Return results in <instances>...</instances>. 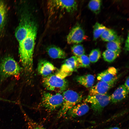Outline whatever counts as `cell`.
<instances>
[{"label":"cell","mask_w":129,"mask_h":129,"mask_svg":"<svg viewBox=\"0 0 129 129\" xmlns=\"http://www.w3.org/2000/svg\"><path fill=\"white\" fill-rule=\"evenodd\" d=\"M37 32L35 23L27 16H22L15 35L19 44L21 63L28 65L33 63V55Z\"/></svg>","instance_id":"1"},{"label":"cell","mask_w":129,"mask_h":129,"mask_svg":"<svg viewBox=\"0 0 129 129\" xmlns=\"http://www.w3.org/2000/svg\"><path fill=\"white\" fill-rule=\"evenodd\" d=\"M62 94L63 101L57 115L59 118L64 117L69 111L81 102L83 98L81 94L71 90L65 91Z\"/></svg>","instance_id":"2"},{"label":"cell","mask_w":129,"mask_h":129,"mask_svg":"<svg viewBox=\"0 0 129 129\" xmlns=\"http://www.w3.org/2000/svg\"><path fill=\"white\" fill-rule=\"evenodd\" d=\"M21 68L12 57L7 56L3 58L0 62V76L2 79L19 75Z\"/></svg>","instance_id":"3"},{"label":"cell","mask_w":129,"mask_h":129,"mask_svg":"<svg viewBox=\"0 0 129 129\" xmlns=\"http://www.w3.org/2000/svg\"><path fill=\"white\" fill-rule=\"evenodd\" d=\"M63 101L62 95L60 93L52 94L48 92H44L42 95L39 106L47 111L53 112L60 108Z\"/></svg>","instance_id":"4"},{"label":"cell","mask_w":129,"mask_h":129,"mask_svg":"<svg viewBox=\"0 0 129 129\" xmlns=\"http://www.w3.org/2000/svg\"><path fill=\"white\" fill-rule=\"evenodd\" d=\"M42 82L46 89L59 93L64 91L68 86V82L65 79L62 78L55 74H50L44 77Z\"/></svg>","instance_id":"5"},{"label":"cell","mask_w":129,"mask_h":129,"mask_svg":"<svg viewBox=\"0 0 129 129\" xmlns=\"http://www.w3.org/2000/svg\"><path fill=\"white\" fill-rule=\"evenodd\" d=\"M84 101L90 104L94 113L98 115L102 113L104 108L110 102V96L107 94L89 95Z\"/></svg>","instance_id":"6"},{"label":"cell","mask_w":129,"mask_h":129,"mask_svg":"<svg viewBox=\"0 0 129 129\" xmlns=\"http://www.w3.org/2000/svg\"><path fill=\"white\" fill-rule=\"evenodd\" d=\"M47 6L50 11L59 10L72 13L77 10V4L75 0H50Z\"/></svg>","instance_id":"7"},{"label":"cell","mask_w":129,"mask_h":129,"mask_svg":"<svg viewBox=\"0 0 129 129\" xmlns=\"http://www.w3.org/2000/svg\"><path fill=\"white\" fill-rule=\"evenodd\" d=\"M117 79L118 78L109 82L99 81L96 85L91 88L89 95L106 94L108 91L115 84Z\"/></svg>","instance_id":"8"},{"label":"cell","mask_w":129,"mask_h":129,"mask_svg":"<svg viewBox=\"0 0 129 129\" xmlns=\"http://www.w3.org/2000/svg\"><path fill=\"white\" fill-rule=\"evenodd\" d=\"M85 32L79 25L74 27L69 33L67 37V41L69 44L80 43L85 39Z\"/></svg>","instance_id":"9"},{"label":"cell","mask_w":129,"mask_h":129,"mask_svg":"<svg viewBox=\"0 0 129 129\" xmlns=\"http://www.w3.org/2000/svg\"><path fill=\"white\" fill-rule=\"evenodd\" d=\"M89 110V107L86 103L80 102L69 111L64 117L67 119L80 117L86 114Z\"/></svg>","instance_id":"10"},{"label":"cell","mask_w":129,"mask_h":129,"mask_svg":"<svg viewBox=\"0 0 129 129\" xmlns=\"http://www.w3.org/2000/svg\"><path fill=\"white\" fill-rule=\"evenodd\" d=\"M56 69L52 64L45 60H40L38 64V72L40 75L44 77L50 75Z\"/></svg>","instance_id":"11"},{"label":"cell","mask_w":129,"mask_h":129,"mask_svg":"<svg viewBox=\"0 0 129 129\" xmlns=\"http://www.w3.org/2000/svg\"><path fill=\"white\" fill-rule=\"evenodd\" d=\"M77 58L74 56L65 60L59 70L69 76L71 75L73 72L76 71L78 69L77 62Z\"/></svg>","instance_id":"12"},{"label":"cell","mask_w":129,"mask_h":129,"mask_svg":"<svg viewBox=\"0 0 129 129\" xmlns=\"http://www.w3.org/2000/svg\"><path fill=\"white\" fill-rule=\"evenodd\" d=\"M117 70L113 67H110L106 70L98 74L97 79L99 81L109 82L114 80L117 78Z\"/></svg>","instance_id":"13"},{"label":"cell","mask_w":129,"mask_h":129,"mask_svg":"<svg viewBox=\"0 0 129 129\" xmlns=\"http://www.w3.org/2000/svg\"><path fill=\"white\" fill-rule=\"evenodd\" d=\"M129 93L124 85L119 86L110 96V102L116 103L125 98Z\"/></svg>","instance_id":"14"},{"label":"cell","mask_w":129,"mask_h":129,"mask_svg":"<svg viewBox=\"0 0 129 129\" xmlns=\"http://www.w3.org/2000/svg\"><path fill=\"white\" fill-rule=\"evenodd\" d=\"M48 54L53 59H64L66 55L65 52L60 48L54 46H50L46 49Z\"/></svg>","instance_id":"15"},{"label":"cell","mask_w":129,"mask_h":129,"mask_svg":"<svg viewBox=\"0 0 129 129\" xmlns=\"http://www.w3.org/2000/svg\"><path fill=\"white\" fill-rule=\"evenodd\" d=\"M94 76L91 74L77 76L75 80L79 84L87 88H91L95 81Z\"/></svg>","instance_id":"16"},{"label":"cell","mask_w":129,"mask_h":129,"mask_svg":"<svg viewBox=\"0 0 129 129\" xmlns=\"http://www.w3.org/2000/svg\"><path fill=\"white\" fill-rule=\"evenodd\" d=\"M122 41V38L119 37L116 39L108 42L106 45L107 49L119 54L121 51Z\"/></svg>","instance_id":"17"},{"label":"cell","mask_w":129,"mask_h":129,"mask_svg":"<svg viewBox=\"0 0 129 129\" xmlns=\"http://www.w3.org/2000/svg\"><path fill=\"white\" fill-rule=\"evenodd\" d=\"M7 9L5 2L0 0V32L4 28L6 22Z\"/></svg>","instance_id":"18"},{"label":"cell","mask_w":129,"mask_h":129,"mask_svg":"<svg viewBox=\"0 0 129 129\" xmlns=\"http://www.w3.org/2000/svg\"><path fill=\"white\" fill-rule=\"evenodd\" d=\"M100 37L103 41L108 42L116 39L119 36L114 30L107 28L102 33Z\"/></svg>","instance_id":"19"},{"label":"cell","mask_w":129,"mask_h":129,"mask_svg":"<svg viewBox=\"0 0 129 129\" xmlns=\"http://www.w3.org/2000/svg\"><path fill=\"white\" fill-rule=\"evenodd\" d=\"M107 28L102 24L96 22L93 27V40L96 41Z\"/></svg>","instance_id":"20"},{"label":"cell","mask_w":129,"mask_h":129,"mask_svg":"<svg viewBox=\"0 0 129 129\" xmlns=\"http://www.w3.org/2000/svg\"><path fill=\"white\" fill-rule=\"evenodd\" d=\"M102 3L101 0H91L88 3V7L89 9L94 13L98 14L100 12Z\"/></svg>","instance_id":"21"},{"label":"cell","mask_w":129,"mask_h":129,"mask_svg":"<svg viewBox=\"0 0 129 129\" xmlns=\"http://www.w3.org/2000/svg\"><path fill=\"white\" fill-rule=\"evenodd\" d=\"M119 54L111 50L106 49L103 52L102 55L105 61L110 63L113 61Z\"/></svg>","instance_id":"22"},{"label":"cell","mask_w":129,"mask_h":129,"mask_svg":"<svg viewBox=\"0 0 129 129\" xmlns=\"http://www.w3.org/2000/svg\"><path fill=\"white\" fill-rule=\"evenodd\" d=\"M77 57V62L78 68L80 67L87 68L89 66L90 62L87 56L84 54Z\"/></svg>","instance_id":"23"},{"label":"cell","mask_w":129,"mask_h":129,"mask_svg":"<svg viewBox=\"0 0 129 129\" xmlns=\"http://www.w3.org/2000/svg\"><path fill=\"white\" fill-rule=\"evenodd\" d=\"M101 55V53L100 50L98 48H96L91 51L88 57L90 62L94 63L99 60Z\"/></svg>","instance_id":"24"},{"label":"cell","mask_w":129,"mask_h":129,"mask_svg":"<svg viewBox=\"0 0 129 129\" xmlns=\"http://www.w3.org/2000/svg\"><path fill=\"white\" fill-rule=\"evenodd\" d=\"M71 50L75 56L77 57L84 54L85 53L84 48L83 46L81 44H74L71 47Z\"/></svg>","instance_id":"25"},{"label":"cell","mask_w":129,"mask_h":129,"mask_svg":"<svg viewBox=\"0 0 129 129\" xmlns=\"http://www.w3.org/2000/svg\"><path fill=\"white\" fill-rule=\"evenodd\" d=\"M129 32H128L127 38L126 40L124 47L125 50L128 51L129 50Z\"/></svg>","instance_id":"26"},{"label":"cell","mask_w":129,"mask_h":129,"mask_svg":"<svg viewBox=\"0 0 129 129\" xmlns=\"http://www.w3.org/2000/svg\"><path fill=\"white\" fill-rule=\"evenodd\" d=\"M129 76H128L126 80L124 85L125 87L126 88L127 91L129 92Z\"/></svg>","instance_id":"27"},{"label":"cell","mask_w":129,"mask_h":129,"mask_svg":"<svg viewBox=\"0 0 129 129\" xmlns=\"http://www.w3.org/2000/svg\"><path fill=\"white\" fill-rule=\"evenodd\" d=\"M0 100L3 101H6L7 102H12L13 103L15 102L11 101L9 100H7L6 99H4L0 97Z\"/></svg>","instance_id":"28"},{"label":"cell","mask_w":129,"mask_h":129,"mask_svg":"<svg viewBox=\"0 0 129 129\" xmlns=\"http://www.w3.org/2000/svg\"><path fill=\"white\" fill-rule=\"evenodd\" d=\"M34 129H46L43 127L39 126H38L36 127Z\"/></svg>","instance_id":"29"},{"label":"cell","mask_w":129,"mask_h":129,"mask_svg":"<svg viewBox=\"0 0 129 129\" xmlns=\"http://www.w3.org/2000/svg\"><path fill=\"white\" fill-rule=\"evenodd\" d=\"M107 129H120L119 128L117 127H110Z\"/></svg>","instance_id":"30"}]
</instances>
